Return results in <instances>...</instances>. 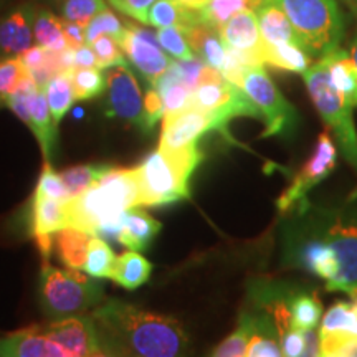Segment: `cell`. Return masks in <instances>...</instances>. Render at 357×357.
<instances>
[{
	"label": "cell",
	"mask_w": 357,
	"mask_h": 357,
	"mask_svg": "<svg viewBox=\"0 0 357 357\" xmlns=\"http://www.w3.org/2000/svg\"><path fill=\"white\" fill-rule=\"evenodd\" d=\"M114 263V252L106 243V240L93 235L91 242H89L86 263H84V271L93 278H111Z\"/></svg>",
	"instance_id": "34"
},
{
	"label": "cell",
	"mask_w": 357,
	"mask_h": 357,
	"mask_svg": "<svg viewBox=\"0 0 357 357\" xmlns=\"http://www.w3.org/2000/svg\"><path fill=\"white\" fill-rule=\"evenodd\" d=\"M93 235L88 231L65 227L55 234V248L58 260L71 270H84L89 242Z\"/></svg>",
	"instance_id": "24"
},
{
	"label": "cell",
	"mask_w": 357,
	"mask_h": 357,
	"mask_svg": "<svg viewBox=\"0 0 357 357\" xmlns=\"http://www.w3.org/2000/svg\"><path fill=\"white\" fill-rule=\"evenodd\" d=\"M43 91L47 96L48 106H50L53 123L58 126L61 119L65 118V114L71 109L73 102L77 101L73 82H71V71L55 75L50 82L45 84Z\"/></svg>",
	"instance_id": "31"
},
{
	"label": "cell",
	"mask_w": 357,
	"mask_h": 357,
	"mask_svg": "<svg viewBox=\"0 0 357 357\" xmlns=\"http://www.w3.org/2000/svg\"><path fill=\"white\" fill-rule=\"evenodd\" d=\"M29 113H30V123L29 128L37 137L42 153L45 158V162H50L53 142L56 137V126L53 123L50 106H48L47 96H45L43 88L35 89L33 95L30 96L29 102Z\"/></svg>",
	"instance_id": "22"
},
{
	"label": "cell",
	"mask_w": 357,
	"mask_h": 357,
	"mask_svg": "<svg viewBox=\"0 0 357 357\" xmlns=\"http://www.w3.org/2000/svg\"><path fill=\"white\" fill-rule=\"evenodd\" d=\"M242 89L257 106L265 123L261 137L288 136L296 129L300 123L296 109L281 95L273 79L268 77L265 66L250 70L242 82Z\"/></svg>",
	"instance_id": "9"
},
{
	"label": "cell",
	"mask_w": 357,
	"mask_h": 357,
	"mask_svg": "<svg viewBox=\"0 0 357 357\" xmlns=\"http://www.w3.org/2000/svg\"><path fill=\"white\" fill-rule=\"evenodd\" d=\"M106 8L108 6L105 0H61L60 2L61 19L82 26H86L98 13Z\"/></svg>",
	"instance_id": "38"
},
{
	"label": "cell",
	"mask_w": 357,
	"mask_h": 357,
	"mask_svg": "<svg viewBox=\"0 0 357 357\" xmlns=\"http://www.w3.org/2000/svg\"><path fill=\"white\" fill-rule=\"evenodd\" d=\"M300 357H321V341L318 333L312 331L310 342H307L305 352Z\"/></svg>",
	"instance_id": "48"
},
{
	"label": "cell",
	"mask_w": 357,
	"mask_h": 357,
	"mask_svg": "<svg viewBox=\"0 0 357 357\" xmlns=\"http://www.w3.org/2000/svg\"><path fill=\"white\" fill-rule=\"evenodd\" d=\"M181 3H184L185 7L194 8V10H202V8L207 6L211 0H178Z\"/></svg>",
	"instance_id": "49"
},
{
	"label": "cell",
	"mask_w": 357,
	"mask_h": 357,
	"mask_svg": "<svg viewBox=\"0 0 357 357\" xmlns=\"http://www.w3.org/2000/svg\"><path fill=\"white\" fill-rule=\"evenodd\" d=\"M184 33L195 55L211 68L222 71L227 60V45L215 26L199 22L190 29L184 30Z\"/></svg>",
	"instance_id": "19"
},
{
	"label": "cell",
	"mask_w": 357,
	"mask_h": 357,
	"mask_svg": "<svg viewBox=\"0 0 357 357\" xmlns=\"http://www.w3.org/2000/svg\"><path fill=\"white\" fill-rule=\"evenodd\" d=\"M321 357H357V337L321 341Z\"/></svg>",
	"instance_id": "44"
},
{
	"label": "cell",
	"mask_w": 357,
	"mask_h": 357,
	"mask_svg": "<svg viewBox=\"0 0 357 357\" xmlns=\"http://www.w3.org/2000/svg\"><path fill=\"white\" fill-rule=\"evenodd\" d=\"M255 13L265 47H273V45L281 43L301 45L287 12L283 10L278 0H263L260 6L255 8Z\"/></svg>",
	"instance_id": "18"
},
{
	"label": "cell",
	"mask_w": 357,
	"mask_h": 357,
	"mask_svg": "<svg viewBox=\"0 0 357 357\" xmlns=\"http://www.w3.org/2000/svg\"><path fill=\"white\" fill-rule=\"evenodd\" d=\"M261 2L263 0H211L202 10H199V15L205 24L220 30L236 13L247 8L255 10Z\"/></svg>",
	"instance_id": "32"
},
{
	"label": "cell",
	"mask_w": 357,
	"mask_h": 357,
	"mask_svg": "<svg viewBox=\"0 0 357 357\" xmlns=\"http://www.w3.org/2000/svg\"><path fill=\"white\" fill-rule=\"evenodd\" d=\"M96 66V55L91 45L84 43L75 48V70L77 68H93Z\"/></svg>",
	"instance_id": "46"
},
{
	"label": "cell",
	"mask_w": 357,
	"mask_h": 357,
	"mask_svg": "<svg viewBox=\"0 0 357 357\" xmlns=\"http://www.w3.org/2000/svg\"><path fill=\"white\" fill-rule=\"evenodd\" d=\"M336 144L328 132H323L318 137V142H316L310 159L300 169V172L293 177L288 189L280 195L278 202H276L278 211L281 213H287L293 211L294 207L301 208L312 187L318 185L321 181H324L333 172L334 166H336Z\"/></svg>",
	"instance_id": "12"
},
{
	"label": "cell",
	"mask_w": 357,
	"mask_h": 357,
	"mask_svg": "<svg viewBox=\"0 0 357 357\" xmlns=\"http://www.w3.org/2000/svg\"><path fill=\"white\" fill-rule=\"evenodd\" d=\"M35 195L45 199L58 200V202L66 204L70 200V194L66 190V185L63 178L58 172L53 171L50 162H45L42 169V174H40L37 187H35Z\"/></svg>",
	"instance_id": "41"
},
{
	"label": "cell",
	"mask_w": 357,
	"mask_h": 357,
	"mask_svg": "<svg viewBox=\"0 0 357 357\" xmlns=\"http://www.w3.org/2000/svg\"><path fill=\"white\" fill-rule=\"evenodd\" d=\"M71 82H73L77 101L93 100L106 91V75L98 66L73 70Z\"/></svg>",
	"instance_id": "36"
},
{
	"label": "cell",
	"mask_w": 357,
	"mask_h": 357,
	"mask_svg": "<svg viewBox=\"0 0 357 357\" xmlns=\"http://www.w3.org/2000/svg\"><path fill=\"white\" fill-rule=\"evenodd\" d=\"M253 333V312L245 311L240 316L238 326L220 346L213 351L212 357H247L250 339Z\"/></svg>",
	"instance_id": "33"
},
{
	"label": "cell",
	"mask_w": 357,
	"mask_h": 357,
	"mask_svg": "<svg viewBox=\"0 0 357 357\" xmlns=\"http://www.w3.org/2000/svg\"><path fill=\"white\" fill-rule=\"evenodd\" d=\"M108 167V164H95V166H75L65 169L63 172L60 174L61 178H63L66 190L70 194V200L82 195L83 192H86L89 187L95 185L98 178L101 177V174L105 172V169Z\"/></svg>",
	"instance_id": "35"
},
{
	"label": "cell",
	"mask_w": 357,
	"mask_h": 357,
	"mask_svg": "<svg viewBox=\"0 0 357 357\" xmlns=\"http://www.w3.org/2000/svg\"><path fill=\"white\" fill-rule=\"evenodd\" d=\"M153 265L139 252H126L116 258L111 280L126 289H136L149 278Z\"/></svg>",
	"instance_id": "30"
},
{
	"label": "cell",
	"mask_w": 357,
	"mask_h": 357,
	"mask_svg": "<svg viewBox=\"0 0 357 357\" xmlns=\"http://www.w3.org/2000/svg\"><path fill=\"white\" fill-rule=\"evenodd\" d=\"M356 289H357V288H356Z\"/></svg>",
	"instance_id": "53"
},
{
	"label": "cell",
	"mask_w": 357,
	"mask_h": 357,
	"mask_svg": "<svg viewBox=\"0 0 357 357\" xmlns=\"http://www.w3.org/2000/svg\"><path fill=\"white\" fill-rule=\"evenodd\" d=\"M0 357H70V354L40 331L38 326H30L0 336Z\"/></svg>",
	"instance_id": "16"
},
{
	"label": "cell",
	"mask_w": 357,
	"mask_h": 357,
	"mask_svg": "<svg viewBox=\"0 0 357 357\" xmlns=\"http://www.w3.org/2000/svg\"><path fill=\"white\" fill-rule=\"evenodd\" d=\"M303 77H305L312 105L316 106L326 128L331 131L336 139L346 162H349L351 167L357 172V129L354 126V119H352L354 108L329 83L326 66L321 60L311 65V68Z\"/></svg>",
	"instance_id": "6"
},
{
	"label": "cell",
	"mask_w": 357,
	"mask_h": 357,
	"mask_svg": "<svg viewBox=\"0 0 357 357\" xmlns=\"http://www.w3.org/2000/svg\"><path fill=\"white\" fill-rule=\"evenodd\" d=\"M291 22L303 48L312 58H323L339 48L344 19L336 0H278Z\"/></svg>",
	"instance_id": "4"
},
{
	"label": "cell",
	"mask_w": 357,
	"mask_h": 357,
	"mask_svg": "<svg viewBox=\"0 0 357 357\" xmlns=\"http://www.w3.org/2000/svg\"><path fill=\"white\" fill-rule=\"evenodd\" d=\"M346 3L351 7V10L357 15V0H346Z\"/></svg>",
	"instance_id": "51"
},
{
	"label": "cell",
	"mask_w": 357,
	"mask_h": 357,
	"mask_svg": "<svg viewBox=\"0 0 357 357\" xmlns=\"http://www.w3.org/2000/svg\"><path fill=\"white\" fill-rule=\"evenodd\" d=\"M160 223L149 213L139 208H131L123 215L121 227L118 231V242L132 248L134 252H144L159 234Z\"/></svg>",
	"instance_id": "21"
},
{
	"label": "cell",
	"mask_w": 357,
	"mask_h": 357,
	"mask_svg": "<svg viewBox=\"0 0 357 357\" xmlns=\"http://www.w3.org/2000/svg\"><path fill=\"white\" fill-rule=\"evenodd\" d=\"M106 75V114L123 119L142 132H151L147 126L144 95L129 63L111 66Z\"/></svg>",
	"instance_id": "11"
},
{
	"label": "cell",
	"mask_w": 357,
	"mask_h": 357,
	"mask_svg": "<svg viewBox=\"0 0 357 357\" xmlns=\"http://www.w3.org/2000/svg\"><path fill=\"white\" fill-rule=\"evenodd\" d=\"M26 68L19 56L0 58V109L7 108L8 98L26 78Z\"/></svg>",
	"instance_id": "37"
},
{
	"label": "cell",
	"mask_w": 357,
	"mask_h": 357,
	"mask_svg": "<svg viewBox=\"0 0 357 357\" xmlns=\"http://www.w3.org/2000/svg\"><path fill=\"white\" fill-rule=\"evenodd\" d=\"M287 305L293 328L316 329L323 319V305L316 293H288Z\"/></svg>",
	"instance_id": "29"
},
{
	"label": "cell",
	"mask_w": 357,
	"mask_h": 357,
	"mask_svg": "<svg viewBox=\"0 0 357 357\" xmlns=\"http://www.w3.org/2000/svg\"><path fill=\"white\" fill-rule=\"evenodd\" d=\"M96 55V66L100 70H108L116 65H126L128 60L119 42L109 35H102L91 43Z\"/></svg>",
	"instance_id": "42"
},
{
	"label": "cell",
	"mask_w": 357,
	"mask_h": 357,
	"mask_svg": "<svg viewBox=\"0 0 357 357\" xmlns=\"http://www.w3.org/2000/svg\"><path fill=\"white\" fill-rule=\"evenodd\" d=\"M326 66L329 83L337 93H341L346 98L347 102L356 108L357 106V66L352 60L351 53L336 48L329 52L328 55L319 58Z\"/></svg>",
	"instance_id": "20"
},
{
	"label": "cell",
	"mask_w": 357,
	"mask_h": 357,
	"mask_svg": "<svg viewBox=\"0 0 357 357\" xmlns=\"http://www.w3.org/2000/svg\"><path fill=\"white\" fill-rule=\"evenodd\" d=\"M155 37H158V42L162 47V50L174 60L184 61L197 56L190 48L189 42H187L184 30L176 29V26H166V29H158Z\"/></svg>",
	"instance_id": "40"
},
{
	"label": "cell",
	"mask_w": 357,
	"mask_h": 357,
	"mask_svg": "<svg viewBox=\"0 0 357 357\" xmlns=\"http://www.w3.org/2000/svg\"><path fill=\"white\" fill-rule=\"evenodd\" d=\"M124 30H126V25L109 8H106V10L98 13L95 19L84 26V40H86L88 45H91L96 38L102 37V35H109V37L119 42L123 38Z\"/></svg>",
	"instance_id": "39"
},
{
	"label": "cell",
	"mask_w": 357,
	"mask_h": 357,
	"mask_svg": "<svg viewBox=\"0 0 357 357\" xmlns=\"http://www.w3.org/2000/svg\"><path fill=\"white\" fill-rule=\"evenodd\" d=\"M300 235L289 245L294 265L318 276L328 291L357 288V208L339 207L306 213Z\"/></svg>",
	"instance_id": "1"
},
{
	"label": "cell",
	"mask_w": 357,
	"mask_h": 357,
	"mask_svg": "<svg viewBox=\"0 0 357 357\" xmlns=\"http://www.w3.org/2000/svg\"><path fill=\"white\" fill-rule=\"evenodd\" d=\"M211 131H220L218 121L211 113L187 108L162 119L159 151L172 158L202 160L204 154L199 149V141Z\"/></svg>",
	"instance_id": "10"
},
{
	"label": "cell",
	"mask_w": 357,
	"mask_h": 357,
	"mask_svg": "<svg viewBox=\"0 0 357 357\" xmlns=\"http://www.w3.org/2000/svg\"><path fill=\"white\" fill-rule=\"evenodd\" d=\"M218 32H220V37L227 47L231 48V50L255 56L257 60H260L265 65V60H263V40L255 10L247 8V10L238 12Z\"/></svg>",
	"instance_id": "17"
},
{
	"label": "cell",
	"mask_w": 357,
	"mask_h": 357,
	"mask_svg": "<svg viewBox=\"0 0 357 357\" xmlns=\"http://www.w3.org/2000/svg\"><path fill=\"white\" fill-rule=\"evenodd\" d=\"M119 13L131 17V19L147 24V13L155 0H108Z\"/></svg>",
	"instance_id": "43"
},
{
	"label": "cell",
	"mask_w": 357,
	"mask_h": 357,
	"mask_svg": "<svg viewBox=\"0 0 357 357\" xmlns=\"http://www.w3.org/2000/svg\"><path fill=\"white\" fill-rule=\"evenodd\" d=\"M35 45L50 52H63L70 48L65 35V20L45 8H37L33 22Z\"/></svg>",
	"instance_id": "27"
},
{
	"label": "cell",
	"mask_w": 357,
	"mask_h": 357,
	"mask_svg": "<svg viewBox=\"0 0 357 357\" xmlns=\"http://www.w3.org/2000/svg\"><path fill=\"white\" fill-rule=\"evenodd\" d=\"M35 12L37 8L25 3L0 19V58L20 56L33 47Z\"/></svg>",
	"instance_id": "15"
},
{
	"label": "cell",
	"mask_w": 357,
	"mask_h": 357,
	"mask_svg": "<svg viewBox=\"0 0 357 357\" xmlns=\"http://www.w3.org/2000/svg\"><path fill=\"white\" fill-rule=\"evenodd\" d=\"M68 227V218H66L65 204L58 200L38 197L33 194L32 204V230L33 240L40 236L55 235L58 230Z\"/></svg>",
	"instance_id": "26"
},
{
	"label": "cell",
	"mask_w": 357,
	"mask_h": 357,
	"mask_svg": "<svg viewBox=\"0 0 357 357\" xmlns=\"http://www.w3.org/2000/svg\"><path fill=\"white\" fill-rule=\"evenodd\" d=\"M38 293L43 311L52 318L83 314L105 300V289L98 281L71 268L60 270L47 260L40 271Z\"/></svg>",
	"instance_id": "5"
},
{
	"label": "cell",
	"mask_w": 357,
	"mask_h": 357,
	"mask_svg": "<svg viewBox=\"0 0 357 357\" xmlns=\"http://www.w3.org/2000/svg\"><path fill=\"white\" fill-rule=\"evenodd\" d=\"M144 108H146L147 126H149V131H153L155 124L159 123V119L164 118L162 98H160L159 91L154 86L147 89V93L144 95Z\"/></svg>",
	"instance_id": "45"
},
{
	"label": "cell",
	"mask_w": 357,
	"mask_h": 357,
	"mask_svg": "<svg viewBox=\"0 0 357 357\" xmlns=\"http://www.w3.org/2000/svg\"><path fill=\"white\" fill-rule=\"evenodd\" d=\"M38 328L52 341L63 347L70 357H91L95 352L101 351L91 314L66 316Z\"/></svg>",
	"instance_id": "14"
},
{
	"label": "cell",
	"mask_w": 357,
	"mask_h": 357,
	"mask_svg": "<svg viewBox=\"0 0 357 357\" xmlns=\"http://www.w3.org/2000/svg\"><path fill=\"white\" fill-rule=\"evenodd\" d=\"M311 55L300 43H281L273 47L263 45V60L278 70L305 75L311 68Z\"/></svg>",
	"instance_id": "28"
},
{
	"label": "cell",
	"mask_w": 357,
	"mask_h": 357,
	"mask_svg": "<svg viewBox=\"0 0 357 357\" xmlns=\"http://www.w3.org/2000/svg\"><path fill=\"white\" fill-rule=\"evenodd\" d=\"M100 349L114 357H190L189 337L177 319L119 300L91 312Z\"/></svg>",
	"instance_id": "2"
},
{
	"label": "cell",
	"mask_w": 357,
	"mask_h": 357,
	"mask_svg": "<svg viewBox=\"0 0 357 357\" xmlns=\"http://www.w3.org/2000/svg\"><path fill=\"white\" fill-rule=\"evenodd\" d=\"M119 45L128 63L149 83V86H155V83L172 63L171 58L159 45L158 37L144 26L126 24Z\"/></svg>",
	"instance_id": "13"
},
{
	"label": "cell",
	"mask_w": 357,
	"mask_h": 357,
	"mask_svg": "<svg viewBox=\"0 0 357 357\" xmlns=\"http://www.w3.org/2000/svg\"><path fill=\"white\" fill-rule=\"evenodd\" d=\"M190 108L211 113L218 121L222 134L229 136L227 126L234 118L248 116V118H260L257 106L247 96V93L236 84L222 77L220 71L208 66L202 82L192 91Z\"/></svg>",
	"instance_id": "8"
},
{
	"label": "cell",
	"mask_w": 357,
	"mask_h": 357,
	"mask_svg": "<svg viewBox=\"0 0 357 357\" xmlns=\"http://www.w3.org/2000/svg\"><path fill=\"white\" fill-rule=\"evenodd\" d=\"M200 159H178L154 151L136 169L141 189V205L158 207L189 199V182Z\"/></svg>",
	"instance_id": "7"
},
{
	"label": "cell",
	"mask_w": 357,
	"mask_h": 357,
	"mask_svg": "<svg viewBox=\"0 0 357 357\" xmlns=\"http://www.w3.org/2000/svg\"><path fill=\"white\" fill-rule=\"evenodd\" d=\"M351 56H352V60H354V63H356V66H357V33L354 35V40H352V43H351Z\"/></svg>",
	"instance_id": "50"
},
{
	"label": "cell",
	"mask_w": 357,
	"mask_h": 357,
	"mask_svg": "<svg viewBox=\"0 0 357 357\" xmlns=\"http://www.w3.org/2000/svg\"><path fill=\"white\" fill-rule=\"evenodd\" d=\"M65 35L71 48H78L86 43V40H84V26L73 24V22L65 20Z\"/></svg>",
	"instance_id": "47"
},
{
	"label": "cell",
	"mask_w": 357,
	"mask_h": 357,
	"mask_svg": "<svg viewBox=\"0 0 357 357\" xmlns=\"http://www.w3.org/2000/svg\"><path fill=\"white\" fill-rule=\"evenodd\" d=\"M199 22H202L199 10L185 7L178 0H155L147 13V24L155 29L176 26V29L187 30Z\"/></svg>",
	"instance_id": "25"
},
{
	"label": "cell",
	"mask_w": 357,
	"mask_h": 357,
	"mask_svg": "<svg viewBox=\"0 0 357 357\" xmlns=\"http://www.w3.org/2000/svg\"><path fill=\"white\" fill-rule=\"evenodd\" d=\"M91 357H114V356H111V354H108V352H105V351H98Z\"/></svg>",
	"instance_id": "52"
},
{
	"label": "cell",
	"mask_w": 357,
	"mask_h": 357,
	"mask_svg": "<svg viewBox=\"0 0 357 357\" xmlns=\"http://www.w3.org/2000/svg\"><path fill=\"white\" fill-rule=\"evenodd\" d=\"M141 207L136 169L108 166L96 184L65 204L68 227L101 238H118L123 215Z\"/></svg>",
	"instance_id": "3"
},
{
	"label": "cell",
	"mask_w": 357,
	"mask_h": 357,
	"mask_svg": "<svg viewBox=\"0 0 357 357\" xmlns=\"http://www.w3.org/2000/svg\"><path fill=\"white\" fill-rule=\"evenodd\" d=\"M253 312V333L250 339L247 357H283L280 333L271 314L265 307Z\"/></svg>",
	"instance_id": "23"
}]
</instances>
